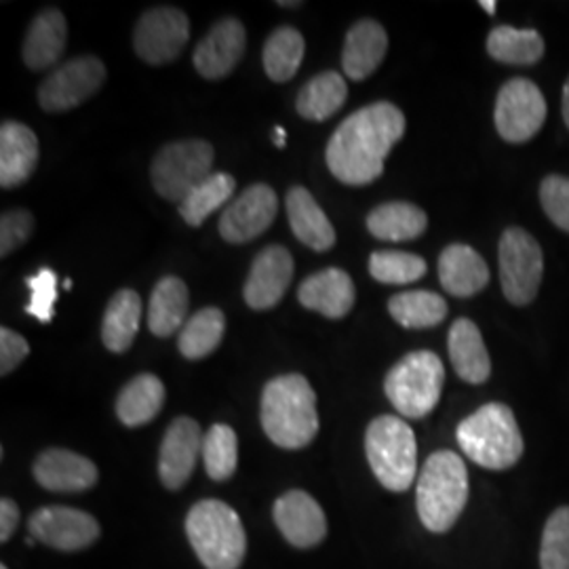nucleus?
<instances>
[{"label":"nucleus","mask_w":569,"mask_h":569,"mask_svg":"<svg viewBox=\"0 0 569 569\" xmlns=\"http://www.w3.org/2000/svg\"><path fill=\"white\" fill-rule=\"evenodd\" d=\"M468 470L453 451H435L418 479V515L425 528L443 533L453 528L467 507Z\"/></svg>","instance_id":"20e7f679"},{"label":"nucleus","mask_w":569,"mask_h":569,"mask_svg":"<svg viewBox=\"0 0 569 569\" xmlns=\"http://www.w3.org/2000/svg\"><path fill=\"white\" fill-rule=\"evenodd\" d=\"M188 306H190V296H188V287L182 279H178V277L161 279L154 287V291L150 296V305H148L150 331L159 338H169L178 329L182 331V327L188 321L186 319Z\"/></svg>","instance_id":"bb28decb"},{"label":"nucleus","mask_w":569,"mask_h":569,"mask_svg":"<svg viewBox=\"0 0 569 569\" xmlns=\"http://www.w3.org/2000/svg\"><path fill=\"white\" fill-rule=\"evenodd\" d=\"M456 439L475 465L489 470H507L523 456L521 430L505 403L479 407L460 422Z\"/></svg>","instance_id":"7ed1b4c3"},{"label":"nucleus","mask_w":569,"mask_h":569,"mask_svg":"<svg viewBox=\"0 0 569 569\" xmlns=\"http://www.w3.org/2000/svg\"><path fill=\"white\" fill-rule=\"evenodd\" d=\"M186 533L207 569H239L247 550L241 517L222 500H201L186 517Z\"/></svg>","instance_id":"39448f33"},{"label":"nucleus","mask_w":569,"mask_h":569,"mask_svg":"<svg viewBox=\"0 0 569 569\" xmlns=\"http://www.w3.org/2000/svg\"><path fill=\"white\" fill-rule=\"evenodd\" d=\"M224 329V312L220 308H203L186 321L178 338V348L186 359H204L220 346Z\"/></svg>","instance_id":"f704fd0d"},{"label":"nucleus","mask_w":569,"mask_h":569,"mask_svg":"<svg viewBox=\"0 0 569 569\" xmlns=\"http://www.w3.org/2000/svg\"><path fill=\"white\" fill-rule=\"evenodd\" d=\"M203 462L213 481H228L239 465L237 432L226 425H213L204 432Z\"/></svg>","instance_id":"e433bc0d"},{"label":"nucleus","mask_w":569,"mask_h":569,"mask_svg":"<svg viewBox=\"0 0 569 569\" xmlns=\"http://www.w3.org/2000/svg\"><path fill=\"white\" fill-rule=\"evenodd\" d=\"M274 523L298 549L317 547L327 533L326 512L306 491L293 489L274 502Z\"/></svg>","instance_id":"f3484780"},{"label":"nucleus","mask_w":569,"mask_h":569,"mask_svg":"<svg viewBox=\"0 0 569 569\" xmlns=\"http://www.w3.org/2000/svg\"><path fill=\"white\" fill-rule=\"evenodd\" d=\"M390 317L407 329L441 326L448 317V302L435 291H403L390 298Z\"/></svg>","instance_id":"2f4dec72"},{"label":"nucleus","mask_w":569,"mask_h":569,"mask_svg":"<svg viewBox=\"0 0 569 569\" xmlns=\"http://www.w3.org/2000/svg\"><path fill=\"white\" fill-rule=\"evenodd\" d=\"M540 203L550 222L569 232V178L549 176L540 183Z\"/></svg>","instance_id":"a19ab883"},{"label":"nucleus","mask_w":569,"mask_h":569,"mask_svg":"<svg viewBox=\"0 0 569 569\" xmlns=\"http://www.w3.org/2000/svg\"><path fill=\"white\" fill-rule=\"evenodd\" d=\"M262 427L283 449H302L319 432L317 395L305 376L287 373L270 380L262 392Z\"/></svg>","instance_id":"f03ea898"},{"label":"nucleus","mask_w":569,"mask_h":569,"mask_svg":"<svg viewBox=\"0 0 569 569\" xmlns=\"http://www.w3.org/2000/svg\"><path fill=\"white\" fill-rule=\"evenodd\" d=\"M300 4H302V2H284V0L279 2V7H300Z\"/></svg>","instance_id":"09e8293b"},{"label":"nucleus","mask_w":569,"mask_h":569,"mask_svg":"<svg viewBox=\"0 0 569 569\" xmlns=\"http://www.w3.org/2000/svg\"><path fill=\"white\" fill-rule=\"evenodd\" d=\"M355 283L342 268H326L306 279L298 289L300 305L327 319H342L355 306Z\"/></svg>","instance_id":"aec40b11"},{"label":"nucleus","mask_w":569,"mask_h":569,"mask_svg":"<svg viewBox=\"0 0 569 569\" xmlns=\"http://www.w3.org/2000/svg\"><path fill=\"white\" fill-rule=\"evenodd\" d=\"M142 321V300L133 289H121L112 296L103 315L102 340L110 352H127Z\"/></svg>","instance_id":"cd10ccee"},{"label":"nucleus","mask_w":569,"mask_h":569,"mask_svg":"<svg viewBox=\"0 0 569 569\" xmlns=\"http://www.w3.org/2000/svg\"><path fill=\"white\" fill-rule=\"evenodd\" d=\"M439 281L449 296L470 298L489 283L486 260L468 244H449L439 258Z\"/></svg>","instance_id":"5701e85b"},{"label":"nucleus","mask_w":569,"mask_h":569,"mask_svg":"<svg viewBox=\"0 0 569 569\" xmlns=\"http://www.w3.org/2000/svg\"><path fill=\"white\" fill-rule=\"evenodd\" d=\"M427 226V213L420 207L406 201L380 204L367 216L369 232L376 239L390 243L413 241L420 234H425Z\"/></svg>","instance_id":"c85d7f7f"},{"label":"nucleus","mask_w":569,"mask_h":569,"mask_svg":"<svg viewBox=\"0 0 569 569\" xmlns=\"http://www.w3.org/2000/svg\"><path fill=\"white\" fill-rule=\"evenodd\" d=\"M213 148L204 140H182L167 143L152 161L154 190L173 203L183 199L211 176Z\"/></svg>","instance_id":"6e6552de"},{"label":"nucleus","mask_w":569,"mask_h":569,"mask_svg":"<svg viewBox=\"0 0 569 569\" xmlns=\"http://www.w3.org/2000/svg\"><path fill=\"white\" fill-rule=\"evenodd\" d=\"M34 230V218L26 209L4 211L0 218V256L7 258L30 239Z\"/></svg>","instance_id":"79ce46f5"},{"label":"nucleus","mask_w":569,"mask_h":569,"mask_svg":"<svg viewBox=\"0 0 569 569\" xmlns=\"http://www.w3.org/2000/svg\"><path fill=\"white\" fill-rule=\"evenodd\" d=\"M561 112H563V121L568 124L569 129V79L563 87V100H561Z\"/></svg>","instance_id":"a18cd8bd"},{"label":"nucleus","mask_w":569,"mask_h":569,"mask_svg":"<svg viewBox=\"0 0 569 569\" xmlns=\"http://www.w3.org/2000/svg\"><path fill=\"white\" fill-rule=\"evenodd\" d=\"M493 121L502 140L510 143L531 140L547 121V100L538 84L528 79L507 82L498 93Z\"/></svg>","instance_id":"9d476101"},{"label":"nucleus","mask_w":569,"mask_h":569,"mask_svg":"<svg viewBox=\"0 0 569 569\" xmlns=\"http://www.w3.org/2000/svg\"><path fill=\"white\" fill-rule=\"evenodd\" d=\"M66 18L58 9H47L39 13L30 23L21 56L28 68L32 70H47L60 61L61 53L66 49Z\"/></svg>","instance_id":"a878e982"},{"label":"nucleus","mask_w":569,"mask_h":569,"mask_svg":"<svg viewBox=\"0 0 569 569\" xmlns=\"http://www.w3.org/2000/svg\"><path fill=\"white\" fill-rule=\"evenodd\" d=\"M277 209L274 190L266 183H253L222 211L220 234L232 244L253 241L274 222Z\"/></svg>","instance_id":"ddd939ff"},{"label":"nucleus","mask_w":569,"mask_h":569,"mask_svg":"<svg viewBox=\"0 0 569 569\" xmlns=\"http://www.w3.org/2000/svg\"><path fill=\"white\" fill-rule=\"evenodd\" d=\"M163 403V382L152 373H142L122 388L117 399V416L124 427H143L157 418Z\"/></svg>","instance_id":"c756f323"},{"label":"nucleus","mask_w":569,"mask_h":569,"mask_svg":"<svg viewBox=\"0 0 569 569\" xmlns=\"http://www.w3.org/2000/svg\"><path fill=\"white\" fill-rule=\"evenodd\" d=\"M34 477L49 491H84L98 483V467L81 453L47 449L34 462Z\"/></svg>","instance_id":"6ab92c4d"},{"label":"nucleus","mask_w":569,"mask_h":569,"mask_svg":"<svg viewBox=\"0 0 569 569\" xmlns=\"http://www.w3.org/2000/svg\"><path fill=\"white\" fill-rule=\"evenodd\" d=\"M30 287V305L26 312L41 323H51L58 300V274L51 268H41L37 274L28 277Z\"/></svg>","instance_id":"ea45409f"},{"label":"nucleus","mask_w":569,"mask_h":569,"mask_svg":"<svg viewBox=\"0 0 569 569\" xmlns=\"http://www.w3.org/2000/svg\"><path fill=\"white\" fill-rule=\"evenodd\" d=\"M293 279V258L281 244H270L256 258L244 283V302L253 310L274 308Z\"/></svg>","instance_id":"2eb2a0df"},{"label":"nucleus","mask_w":569,"mask_h":569,"mask_svg":"<svg viewBox=\"0 0 569 569\" xmlns=\"http://www.w3.org/2000/svg\"><path fill=\"white\" fill-rule=\"evenodd\" d=\"M30 355L26 338L9 327L0 329V373L9 376Z\"/></svg>","instance_id":"37998d69"},{"label":"nucleus","mask_w":569,"mask_h":569,"mask_svg":"<svg viewBox=\"0 0 569 569\" xmlns=\"http://www.w3.org/2000/svg\"><path fill=\"white\" fill-rule=\"evenodd\" d=\"M39 164V138L21 124L7 121L0 127V186L16 188L28 182Z\"/></svg>","instance_id":"412c9836"},{"label":"nucleus","mask_w":569,"mask_h":569,"mask_svg":"<svg viewBox=\"0 0 569 569\" xmlns=\"http://www.w3.org/2000/svg\"><path fill=\"white\" fill-rule=\"evenodd\" d=\"M502 291L510 305L528 306L542 283L545 256L538 241L523 228L505 230L498 244Z\"/></svg>","instance_id":"1a4fd4ad"},{"label":"nucleus","mask_w":569,"mask_h":569,"mask_svg":"<svg viewBox=\"0 0 569 569\" xmlns=\"http://www.w3.org/2000/svg\"><path fill=\"white\" fill-rule=\"evenodd\" d=\"M203 430L192 418L173 420L161 443L159 477L164 488L180 489L190 479L199 453H203Z\"/></svg>","instance_id":"dca6fc26"},{"label":"nucleus","mask_w":569,"mask_h":569,"mask_svg":"<svg viewBox=\"0 0 569 569\" xmlns=\"http://www.w3.org/2000/svg\"><path fill=\"white\" fill-rule=\"evenodd\" d=\"M388 51L387 30L373 20L357 21L346 34L342 68L352 81H366L385 60Z\"/></svg>","instance_id":"4be33fe9"},{"label":"nucleus","mask_w":569,"mask_h":569,"mask_svg":"<svg viewBox=\"0 0 569 569\" xmlns=\"http://www.w3.org/2000/svg\"><path fill=\"white\" fill-rule=\"evenodd\" d=\"M106 81V66L93 56H82L56 68L39 87V103L47 112H68L91 100Z\"/></svg>","instance_id":"9b49d317"},{"label":"nucleus","mask_w":569,"mask_h":569,"mask_svg":"<svg viewBox=\"0 0 569 569\" xmlns=\"http://www.w3.org/2000/svg\"><path fill=\"white\" fill-rule=\"evenodd\" d=\"M188 39V16L176 7H157L143 13L138 21L133 32V47L140 60L150 66H163L182 53Z\"/></svg>","instance_id":"f8f14e48"},{"label":"nucleus","mask_w":569,"mask_h":569,"mask_svg":"<svg viewBox=\"0 0 569 569\" xmlns=\"http://www.w3.org/2000/svg\"><path fill=\"white\" fill-rule=\"evenodd\" d=\"M369 272L378 283H416L427 274V262L407 251H376L369 258Z\"/></svg>","instance_id":"4c0bfd02"},{"label":"nucleus","mask_w":569,"mask_h":569,"mask_svg":"<svg viewBox=\"0 0 569 569\" xmlns=\"http://www.w3.org/2000/svg\"><path fill=\"white\" fill-rule=\"evenodd\" d=\"M234 188H237V182L232 176L211 173L180 203V216H182L183 222L194 226V228L203 224L213 211L222 209L230 201V197L234 194Z\"/></svg>","instance_id":"c9c22d12"},{"label":"nucleus","mask_w":569,"mask_h":569,"mask_svg":"<svg viewBox=\"0 0 569 569\" xmlns=\"http://www.w3.org/2000/svg\"><path fill=\"white\" fill-rule=\"evenodd\" d=\"M247 44L244 26L234 18L218 21L194 51V68L209 81L228 77L241 61Z\"/></svg>","instance_id":"a211bd4d"},{"label":"nucleus","mask_w":569,"mask_h":569,"mask_svg":"<svg viewBox=\"0 0 569 569\" xmlns=\"http://www.w3.org/2000/svg\"><path fill=\"white\" fill-rule=\"evenodd\" d=\"M346 98L348 87L345 77L338 72H323L302 87L296 110L308 121H327L345 106Z\"/></svg>","instance_id":"7c9ffc66"},{"label":"nucleus","mask_w":569,"mask_h":569,"mask_svg":"<svg viewBox=\"0 0 569 569\" xmlns=\"http://www.w3.org/2000/svg\"><path fill=\"white\" fill-rule=\"evenodd\" d=\"M406 133L403 112L390 102H376L352 112L327 142L326 159L333 178L348 186L376 182L385 161Z\"/></svg>","instance_id":"f257e3e1"},{"label":"nucleus","mask_w":569,"mask_h":569,"mask_svg":"<svg viewBox=\"0 0 569 569\" xmlns=\"http://www.w3.org/2000/svg\"><path fill=\"white\" fill-rule=\"evenodd\" d=\"M540 566L542 569H569V507L555 510L545 526Z\"/></svg>","instance_id":"58836bf2"},{"label":"nucleus","mask_w":569,"mask_h":569,"mask_svg":"<svg viewBox=\"0 0 569 569\" xmlns=\"http://www.w3.org/2000/svg\"><path fill=\"white\" fill-rule=\"evenodd\" d=\"M488 53L493 60L510 66H531L545 56V39L531 28L498 26L489 32Z\"/></svg>","instance_id":"473e14b6"},{"label":"nucleus","mask_w":569,"mask_h":569,"mask_svg":"<svg viewBox=\"0 0 569 569\" xmlns=\"http://www.w3.org/2000/svg\"><path fill=\"white\" fill-rule=\"evenodd\" d=\"M287 218L291 232L310 249L327 251L336 244V230L329 222L326 211L315 201V197L302 188L293 186L287 192Z\"/></svg>","instance_id":"393cba45"},{"label":"nucleus","mask_w":569,"mask_h":569,"mask_svg":"<svg viewBox=\"0 0 569 569\" xmlns=\"http://www.w3.org/2000/svg\"><path fill=\"white\" fill-rule=\"evenodd\" d=\"M481 7H483V9L488 11V16H493V13H496V7H498V4H496L493 0H481Z\"/></svg>","instance_id":"de8ad7c7"},{"label":"nucleus","mask_w":569,"mask_h":569,"mask_svg":"<svg viewBox=\"0 0 569 569\" xmlns=\"http://www.w3.org/2000/svg\"><path fill=\"white\" fill-rule=\"evenodd\" d=\"M369 467L390 491L411 488L418 468V446L411 427L397 416L376 418L366 435Z\"/></svg>","instance_id":"423d86ee"},{"label":"nucleus","mask_w":569,"mask_h":569,"mask_svg":"<svg viewBox=\"0 0 569 569\" xmlns=\"http://www.w3.org/2000/svg\"><path fill=\"white\" fill-rule=\"evenodd\" d=\"M0 569H9L7 566H0Z\"/></svg>","instance_id":"3c124183"},{"label":"nucleus","mask_w":569,"mask_h":569,"mask_svg":"<svg viewBox=\"0 0 569 569\" xmlns=\"http://www.w3.org/2000/svg\"><path fill=\"white\" fill-rule=\"evenodd\" d=\"M446 367L430 350H416L388 371V401L406 418H425L441 399Z\"/></svg>","instance_id":"0eeeda50"},{"label":"nucleus","mask_w":569,"mask_h":569,"mask_svg":"<svg viewBox=\"0 0 569 569\" xmlns=\"http://www.w3.org/2000/svg\"><path fill=\"white\" fill-rule=\"evenodd\" d=\"M63 289H72V281H70V279L63 281Z\"/></svg>","instance_id":"8fccbe9b"},{"label":"nucleus","mask_w":569,"mask_h":569,"mask_svg":"<svg viewBox=\"0 0 569 569\" xmlns=\"http://www.w3.org/2000/svg\"><path fill=\"white\" fill-rule=\"evenodd\" d=\"M449 359L456 373L468 385H483L491 376L488 348L479 327L470 319H458L449 329Z\"/></svg>","instance_id":"b1692460"},{"label":"nucleus","mask_w":569,"mask_h":569,"mask_svg":"<svg viewBox=\"0 0 569 569\" xmlns=\"http://www.w3.org/2000/svg\"><path fill=\"white\" fill-rule=\"evenodd\" d=\"M305 37L289 26L277 28L266 41L264 70L268 79L274 82L291 81L305 60Z\"/></svg>","instance_id":"72a5a7b5"},{"label":"nucleus","mask_w":569,"mask_h":569,"mask_svg":"<svg viewBox=\"0 0 569 569\" xmlns=\"http://www.w3.org/2000/svg\"><path fill=\"white\" fill-rule=\"evenodd\" d=\"M274 143L279 146V148H284V129L283 127H277L274 129Z\"/></svg>","instance_id":"49530a36"},{"label":"nucleus","mask_w":569,"mask_h":569,"mask_svg":"<svg viewBox=\"0 0 569 569\" xmlns=\"http://www.w3.org/2000/svg\"><path fill=\"white\" fill-rule=\"evenodd\" d=\"M20 523V509L13 500L2 498L0 502V542H9Z\"/></svg>","instance_id":"c03bdc74"},{"label":"nucleus","mask_w":569,"mask_h":569,"mask_svg":"<svg viewBox=\"0 0 569 569\" xmlns=\"http://www.w3.org/2000/svg\"><path fill=\"white\" fill-rule=\"evenodd\" d=\"M30 533L58 550L87 549L100 538V523L84 510L44 507L30 517Z\"/></svg>","instance_id":"4468645a"}]
</instances>
